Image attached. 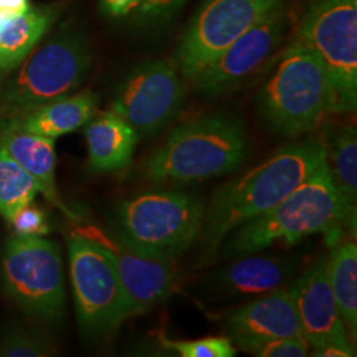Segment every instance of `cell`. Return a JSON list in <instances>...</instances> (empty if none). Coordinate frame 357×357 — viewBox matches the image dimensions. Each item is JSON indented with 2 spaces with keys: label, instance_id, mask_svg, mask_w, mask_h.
I'll return each mask as SVG.
<instances>
[{
  "label": "cell",
  "instance_id": "obj_1",
  "mask_svg": "<svg viewBox=\"0 0 357 357\" xmlns=\"http://www.w3.org/2000/svg\"><path fill=\"white\" fill-rule=\"evenodd\" d=\"M326 159L319 137L293 142L261 165L217 188L205 206L202 240L216 255L230 233L266 213L310 178Z\"/></svg>",
  "mask_w": 357,
  "mask_h": 357
},
{
  "label": "cell",
  "instance_id": "obj_2",
  "mask_svg": "<svg viewBox=\"0 0 357 357\" xmlns=\"http://www.w3.org/2000/svg\"><path fill=\"white\" fill-rule=\"evenodd\" d=\"M354 213L333 184L326 159L317 171L281 203L229 234L225 243L231 257L265 250L274 243L295 245L311 234H326L332 248L342 240L347 225H355Z\"/></svg>",
  "mask_w": 357,
  "mask_h": 357
},
{
  "label": "cell",
  "instance_id": "obj_3",
  "mask_svg": "<svg viewBox=\"0 0 357 357\" xmlns=\"http://www.w3.org/2000/svg\"><path fill=\"white\" fill-rule=\"evenodd\" d=\"M248 134L243 121L212 113L178 125L143 163L155 184L188 185L221 178L243 167Z\"/></svg>",
  "mask_w": 357,
  "mask_h": 357
},
{
  "label": "cell",
  "instance_id": "obj_4",
  "mask_svg": "<svg viewBox=\"0 0 357 357\" xmlns=\"http://www.w3.org/2000/svg\"><path fill=\"white\" fill-rule=\"evenodd\" d=\"M264 119L284 137L296 138L319 128L336 113L331 79L319 57L291 40L258 94Z\"/></svg>",
  "mask_w": 357,
  "mask_h": 357
},
{
  "label": "cell",
  "instance_id": "obj_5",
  "mask_svg": "<svg viewBox=\"0 0 357 357\" xmlns=\"http://www.w3.org/2000/svg\"><path fill=\"white\" fill-rule=\"evenodd\" d=\"M93 63L89 44L75 29L61 28L0 84V119H16L45 103L75 93Z\"/></svg>",
  "mask_w": 357,
  "mask_h": 357
},
{
  "label": "cell",
  "instance_id": "obj_6",
  "mask_svg": "<svg viewBox=\"0 0 357 357\" xmlns=\"http://www.w3.org/2000/svg\"><path fill=\"white\" fill-rule=\"evenodd\" d=\"M205 204L193 193L151 190L116 209V236L142 255L171 261L184 255L203 231Z\"/></svg>",
  "mask_w": 357,
  "mask_h": 357
},
{
  "label": "cell",
  "instance_id": "obj_7",
  "mask_svg": "<svg viewBox=\"0 0 357 357\" xmlns=\"http://www.w3.org/2000/svg\"><path fill=\"white\" fill-rule=\"evenodd\" d=\"M293 40L326 66L336 97V114L357 106V0H305Z\"/></svg>",
  "mask_w": 357,
  "mask_h": 357
},
{
  "label": "cell",
  "instance_id": "obj_8",
  "mask_svg": "<svg viewBox=\"0 0 357 357\" xmlns=\"http://www.w3.org/2000/svg\"><path fill=\"white\" fill-rule=\"evenodd\" d=\"M1 280L8 298L29 315L48 321L63 317L64 265L57 243L13 234L3 253Z\"/></svg>",
  "mask_w": 357,
  "mask_h": 357
},
{
  "label": "cell",
  "instance_id": "obj_9",
  "mask_svg": "<svg viewBox=\"0 0 357 357\" xmlns=\"http://www.w3.org/2000/svg\"><path fill=\"white\" fill-rule=\"evenodd\" d=\"M68 253L81 330L89 336H106L118 330L130 315L126 295L109 250L90 237L72 234Z\"/></svg>",
  "mask_w": 357,
  "mask_h": 357
},
{
  "label": "cell",
  "instance_id": "obj_10",
  "mask_svg": "<svg viewBox=\"0 0 357 357\" xmlns=\"http://www.w3.org/2000/svg\"><path fill=\"white\" fill-rule=\"evenodd\" d=\"M282 0H204L178 43L180 75L193 81Z\"/></svg>",
  "mask_w": 357,
  "mask_h": 357
},
{
  "label": "cell",
  "instance_id": "obj_11",
  "mask_svg": "<svg viewBox=\"0 0 357 357\" xmlns=\"http://www.w3.org/2000/svg\"><path fill=\"white\" fill-rule=\"evenodd\" d=\"M187 91L178 65L149 60L134 66L115 90L112 110L134 128L139 138L153 137L178 116Z\"/></svg>",
  "mask_w": 357,
  "mask_h": 357
},
{
  "label": "cell",
  "instance_id": "obj_12",
  "mask_svg": "<svg viewBox=\"0 0 357 357\" xmlns=\"http://www.w3.org/2000/svg\"><path fill=\"white\" fill-rule=\"evenodd\" d=\"M287 29L289 11L282 0L192 81L195 89L203 97L217 98L238 88L268 63Z\"/></svg>",
  "mask_w": 357,
  "mask_h": 357
},
{
  "label": "cell",
  "instance_id": "obj_13",
  "mask_svg": "<svg viewBox=\"0 0 357 357\" xmlns=\"http://www.w3.org/2000/svg\"><path fill=\"white\" fill-rule=\"evenodd\" d=\"M96 234L98 237L90 238L105 246L114 261L130 319L159 306L174 293L178 278L171 261L138 253L118 236L112 238L97 230Z\"/></svg>",
  "mask_w": 357,
  "mask_h": 357
},
{
  "label": "cell",
  "instance_id": "obj_14",
  "mask_svg": "<svg viewBox=\"0 0 357 357\" xmlns=\"http://www.w3.org/2000/svg\"><path fill=\"white\" fill-rule=\"evenodd\" d=\"M287 290L293 298L303 336L312 349L349 343L332 293L328 257H319Z\"/></svg>",
  "mask_w": 357,
  "mask_h": 357
},
{
  "label": "cell",
  "instance_id": "obj_15",
  "mask_svg": "<svg viewBox=\"0 0 357 357\" xmlns=\"http://www.w3.org/2000/svg\"><path fill=\"white\" fill-rule=\"evenodd\" d=\"M225 330L231 343L249 354L275 339L303 336L293 298L284 286L231 311Z\"/></svg>",
  "mask_w": 357,
  "mask_h": 357
},
{
  "label": "cell",
  "instance_id": "obj_16",
  "mask_svg": "<svg viewBox=\"0 0 357 357\" xmlns=\"http://www.w3.org/2000/svg\"><path fill=\"white\" fill-rule=\"evenodd\" d=\"M296 270L291 258L245 255L206 278V289L225 299H255L284 286Z\"/></svg>",
  "mask_w": 357,
  "mask_h": 357
},
{
  "label": "cell",
  "instance_id": "obj_17",
  "mask_svg": "<svg viewBox=\"0 0 357 357\" xmlns=\"http://www.w3.org/2000/svg\"><path fill=\"white\" fill-rule=\"evenodd\" d=\"M60 13L59 4L28 6L20 13H0V84L38 47Z\"/></svg>",
  "mask_w": 357,
  "mask_h": 357
},
{
  "label": "cell",
  "instance_id": "obj_18",
  "mask_svg": "<svg viewBox=\"0 0 357 357\" xmlns=\"http://www.w3.org/2000/svg\"><path fill=\"white\" fill-rule=\"evenodd\" d=\"M98 98L90 90L45 103L38 109L3 123V130H20L54 139L84 128L97 114Z\"/></svg>",
  "mask_w": 357,
  "mask_h": 357
},
{
  "label": "cell",
  "instance_id": "obj_19",
  "mask_svg": "<svg viewBox=\"0 0 357 357\" xmlns=\"http://www.w3.org/2000/svg\"><path fill=\"white\" fill-rule=\"evenodd\" d=\"M89 165L97 172L128 168L139 141L137 131L113 110L96 114L85 125Z\"/></svg>",
  "mask_w": 357,
  "mask_h": 357
},
{
  "label": "cell",
  "instance_id": "obj_20",
  "mask_svg": "<svg viewBox=\"0 0 357 357\" xmlns=\"http://www.w3.org/2000/svg\"><path fill=\"white\" fill-rule=\"evenodd\" d=\"M0 149L38 181L40 193L51 204L61 209L65 215L73 216L63 204L56 187L54 139L20 130H3Z\"/></svg>",
  "mask_w": 357,
  "mask_h": 357
},
{
  "label": "cell",
  "instance_id": "obj_21",
  "mask_svg": "<svg viewBox=\"0 0 357 357\" xmlns=\"http://www.w3.org/2000/svg\"><path fill=\"white\" fill-rule=\"evenodd\" d=\"M323 139L326 162L332 180L348 208L356 213L357 204V132L351 123L342 125Z\"/></svg>",
  "mask_w": 357,
  "mask_h": 357
},
{
  "label": "cell",
  "instance_id": "obj_22",
  "mask_svg": "<svg viewBox=\"0 0 357 357\" xmlns=\"http://www.w3.org/2000/svg\"><path fill=\"white\" fill-rule=\"evenodd\" d=\"M328 278L339 314L349 337L357 336V246L355 241L335 245L328 257Z\"/></svg>",
  "mask_w": 357,
  "mask_h": 357
},
{
  "label": "cell",
  "instance_id": "obj_23",
  "mask_svg": "<svg viewBox=\"0 0 357 357\" xmlns=\"http://www.w3.org/2000/svg\"><path fill=\"white\" fill-rule=\"evenodd\" d=\"M40 193L38 181L0 149V216L10 221Z\"/></svg>",
  "mask_w": 357,
  "mask_h": 357
},
{
  "label": "cell",
  "instance_id": "obj_24",
  "mask_svg": "<svg viewBox=\"0 0 357 357\" xmlns=\"http://www.w3.org/2000/svg\"><path fill=\"white\" fill-rule=\"evenodd\" d=\"M158 343L166 351L183 357H233L237 349L228 336H208L195 340H175L163 332L156 335Z\"/></svg>",
  "mask_w": 357,
  "mask_h": 357
},
{
  "label": "cell",
  "instance_id": "obj_25",
  "mask_svg": "<svg viewBox=\"0 0 357 357\" xmlns=\"http://www.w3.org/2000/svg\"><path fill=\"white\" fill-rule=\"evenodd\" d=\"M50 343L29 331H11L0 340V356L40 357L51 355Z\"/></svg>",
  "mask_w": 357,
  "mask_h": 357
},
{
  "label": "cell",
  "instance_id": "obj_26",
  "mask_svg": "<svg viewBox=\"0 0 357 357\" xmlns=\"http://www.w3.org/2000/svg\"><path fill=\"white\" fill-rule=\"evenodd\" d=\"M8 222L13 225V234L44 237L50 233L45 213L32 203L17 211Z\"/></svg>",
  "mask_w": 357,
  "mask_h": 357
},
{
  "label": "cell",
  "instance_id": "obj_27",
  "mask_svg": "<svg viewBox=\"0 0 357 357\" xmlns=\"http://www.w3.org/2000/svg\"><path fill=\"white\" fill-rule=\"evenodd\" d=\"M188 0H143L134 11L142 24H163L171 20Z\"/></svg>",
  "mask_w": 357,
  "mask_h": 357
},
{
  "label": "cell",
  "instance_id": "obj_28",
  "mask_svg": "<svg viewBox=\"0 0 357 357\" xmlns=\"http://www.w3.org/2000/svg\"><path fill=\"white\" fill-rule=\"evenodd\" d=\"M310 345L303 336L282 337L268 342L257 348L253 355L259 357H306Z\"/></svg>",
  "mask_w": 357,
  "mask_h": 357
},
{
  "label": "cell",
  "instance_id": "obj_29",
  "mask_svg": "<svg viewBox=\"0 0 357 357\" xmlns=\"http://www.w3.org/2000/svg\"><path fill=\"white\" fill-rule=\"evenodd\" d=\"M103 13L112 17L126 16L128 13H134L143 0H100Z\"/></svg>",
  "mask_w": 357,
  "mask_h": 357
},
{
  "label": "cell",
  "instance_id": "obj_30",
  "mask_svg": "<svg viewBox=\"0 0 357 357\" xmlns=\"http://www.w3.org/2000/svg\"><path fill=\"white\" fill-rule=\"evenodd\" d=\"M311 355L320 357H351L355 356L356 354L351 343H348V344L326 345L318 349H312Z\"/></svg>",
  "mask_w": 357,
  "mask_h": 357
},
{
  "label": "cell",
  "instance_id": "obj_31",
  "mask_svg": "<svg viewBox=\"0 0 357 357\" xmlns=\"http://www.w3.org/2000/svg\"><path fill=\"white\" fill-rule=\"evenodd\" d=\"M28 6V0H0V13H20Z\"/></svg>",
  "mask_w": 357,
  "mask_h": 357
}]
</instances>
